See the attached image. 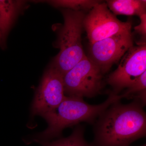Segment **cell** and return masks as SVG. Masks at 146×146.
<instances>
[{"label":"cell","instance_id":"9","mask_svg":"<svg viewBox=\"0 0 146 146\" xmlns=\"http://www.w3.org/2000/svg\"><path fill=\"white\" fill-rule=\"evenodd\" d=\"M24 2L0 0V32L5 44L6 38Z\"/></svg>","mask_w":146,"mask_h":146},{"label":"cell","instance_id":"8","mask_svg":"<svg viewBox=\"0 0 146 146\" xmlns=\"http://www.w3.org/2000/svg\"><path fill=\"white\" fill-rule=\"evenodd\" d=\"M146 71V44L131 47L123 56L117 69L108 76L107 83L112 93L119 95Z\"/></svg>","mask_w":146,"mask_h":146},{"label":"cell","instance_id":"4","mask_svg":"<svg viewBox=\"0 0 146 146\" xmlns=\"http://www.w3.org/2000/svg\"><path fill=\"white\" fill-rule=\"evenodd\" d=\"M103 74L87 56L63 76L65 95L83 99L100 93Z\"/></svg>","mask_w":146,"mask_h":146},{"label":"cell","instance_id":"16","mask_svg":"<svg viewBox=\"0 0 146 146\" xmlns=\"http://www.w3.org/2000/svg\"><path fill=\"white\" fill-rule=\"evenodd\" d=\"M141 146H146V144H145V145H143Z\"/></svg>","mask_w":146,"mask_h":146},{"label":"cell","instance_id":"5","mask_svg":"<svg viewBox=\"0 0 146 146\" xmlns=\"http://www.w3.org/2000/svg\"><path fill=\"white\" fill-rule=\"evenodd\" d=\"M83 27L91 44L118 33L131 31L132 23L119 20L109 10L106 3L101 1L86 13Z\"/></svg>","mask_w":146,"mask_h":146},{"label":"cell","instance_id":"1","mask_svg":"<svg viewBox=\"0 0 146 146\" xmlns=\"http://www.w3.org/2000/svg\"><path fill=\"white\" fill-rule=\"evenodd\" d=\"M140 101L112 103L94 123L91 146H129L146 135V113Z\"/></svg>","mask_w":146,"mask_h":146},{"label":"cell","instance_id":"6","mask_svg":"<svg viewBox=\"0 0 146 146\" xmlns=\"http://www.w3.org/2000/svg\"><path fill=\"white\" fill-rule=\"evenodd\" d=\"M133 46L131 31L125 32L90 44L87 56L104 74Z\"/></svg>","mask_w":146,"mask_h":146},{"label":"cell","instance_id":"10","mask_svg":"<svg viewBox=\"0 0 146 146\" xmlns=\"http://www.w3.org/2000/svg\"><path fill=\"white\" fill-rule=\"evenodd\" d=\"M106 4L115 15L141 16L146 13V1L143 0H109Z\"/></svg>","mask_w":146,"mask_h":146},{"label":"cell","instance_id":"3","mask_svg":"<svg viewBox=\"0 0 146 146\" xmlns=\"http://www.w3.org/2000/svg\"><path fill=\"white\" fill-rule=\"evenodd\" d=\"M64 23L58 33L57 44L60 49L50 66L63 76L84 58L82 43L83 21L86 13L62 9Z\"/></svg>","mask_w":146,"mask_h":146},{"label":"cell","instance_id":"14","mask_svg":"<svg viewBox=\"0 0 146 146\" xmlns=\"http://www.w3.org/2000/svg\"><path fill=\"white\" fill-rule=\"evenodd\" d=\"M140 23L134 27L135 32L141 36V41L140 45L146 44V13L139 16Z\"/></svg>","mask_w":146,"mask_h":146},{"label":"cell","instance_id":"7","mask_svg":"<svg viewBox=\"0 0 146 146\" xmlns=\"http://www.w3.org/2000/svg\"><path fill=\"white\" fill-rule=\"evenodd\" d=\"M63 76L50 65L36 89L32 104V116H40L54 110L66 98Z\"/></svg>","mask_w":146,"mask_h":146},{"label":"cell","instance_id":"11","mask_svg":"<svg viewBox=\"0 0 146 146\" xmlns=\"http://www.w3.org/2000/svg\"><path fill=\"white\" fill-rule=\"evenodd\" d=\"M84 126L78 125L68 137L52 142L42 141L37 143L42 146H91L84 138Z\"/></svg>","mask_w":146,"mask_h":146},{"label":"cell","instance_id":"13","mask_svg":"<svg viewBox=\"0 0 146 146\" xmlns=\"http://www.w3.org/2000/svg\"><path fill=\"white\" fill-rule=\"evenodd\" d=\"M100 1L97 0H55L49 2L58 8L87 13Z\"/></svg>","mask_w":146,"mask_h":146},{"label":"cell","instance_id":"12","mask_svg":"<svg viewBox=\"0 0 146 146\" xmlns=\"http://www.w3.org/2000/svg\"><path fill=\"white\" fill-rule=\"evenodd\" d=\"M123 98L137 100L145 106L146 103V71L142 74L124 93L121 94Z\"/></svg>","mask_w":146,"mask_h":146},{"label":"cell","instance_id":"2","mask_svg":"<svg viewBox=\"0 0 146 146\" xmlns=\"http://www.w3.org/2000/svg\"><path fill=\"white\" fill-rule=\"evenodd\" d=\"M121 95L112 92L103 102L97 105L89 104L83 99L66 96L54 110L42 116L48 123L44 131L34 135L33 142L48 141L60 136L66 128L85 122L94 124L100 115L111 104L122 99Z\"/></svg>","mask_w":146,"mask_h":146},{"label":"cell","instance_id":"15","mask_svg":"<svg viewBox=\"0 0 146 146\" xmlns=\"http://www.w3.org/2000/svg\"><path fill=\"white\" fill-rule=\"evenodd\" d=\"M5 44L4 43L3 41L2 36L0 32V46L4 47V45Z\"/></svg>","mask_w":146,"mask_h":146}]
</instances>
